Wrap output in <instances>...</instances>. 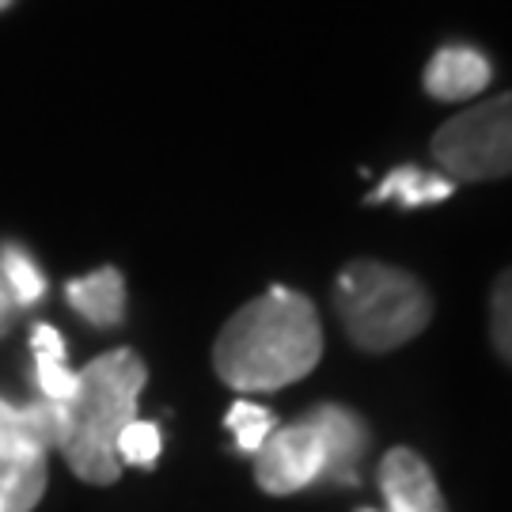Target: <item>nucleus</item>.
<instances>
[{"mask_svg": "<svg viewBox=\"0 0 512 512\" xmlns=\"http://www.w3.org/2000/svg\"><path fill=\"white\" fill-rule=\"evenodd\" d=\"M31 349H35V357H61V361H65V338H61V330L50 327V323H38L35 327Z\"/></svg>", "mask_w": 512, "mask_h": 512, "instance_id": "obj_18", "label": "nucleus"}, {"mask_svg": "<svg viewBox=\"0 0 512 512\" xmlns=\"http://www.w3.org/2000/svg\"><path fill=\"white\" fill-rule=\"evenodd\" d=\"M12 4H16V0H0V12H4V8H12Z\"/></svg>", "mask_w": 512, "mask_h": 512, "instance_id": "obj_20", "label": "nucleus"}, {"mask_svg": "<svg viewBox=\"0 0 512 512\" xmlns=\"http://www.w3.org/2000/svg\"><path fill=\"white\" fill-rule=\"evenodd\" d=\"M327 475L323 440L300 418L293 425H277L270 440L255 452V478L266 494H300Z\"/></svg>", "mask_w": 512, "mask_h": 512, "instance_id": "obj_5", "label": "nucleus"}, {"mask_svg": "<svg viewBox=\"0 0 512 512\" xmlns=\"http://www.w3.org/2000/svg\"><path fill=\"white\" fill-rule=\"evenodd\" d=\"M490 80H494V65L482 50L440 46L421 73V88L429 99H440V103H467V99L486 92Z\"/></svg>", "mask_w": 512, "mask_h": 512, "instance_id": "obj_8", "label": "nucleus"}, {"mask_svg": "<svg viewBox=\"0 0 512 512\" xmlns=\"http://www.w3.org/2000/svg\"><path fill=\"white\" fill-rule=\"evenodd\" d=\"M433 160L452 183H490L512 175V92L459 110L433 133Z\"/></svg>", "mask_w": 512, "mask_h": 512, "instance_id": "obj_4", "label": "nucleus"}, {"mask_svg": "<svg viewBox=\"0 0 512 512\" xmlns=\"http://www.w3.org/2000/svg\"><path fill=\"white\" fill-rule=\"evenodd\" d=\"M452 194H456V183H452L448 175H440V171H421V167L406 164V167L387 171L384 183L368 194V205L395 202V205H403V209H421V205L448 202Z\"/></svg>", "mask_w": 512, "mask_h": 512, "instance_id": "obj_12", "label": "nucleus"}, {"mask_svg": "<svg viewBox=\"0 0 512 512\" xmlns=\"http://www.w3.org/2000/svg\"><path fill=\"white\" fill-rule=\"evenodd\" d=\"M224 425L236 433V448H239V452L255 456L258 448L270 440V433L277 429V418L270 414V410H266V406L239 399V403L228 406V418H224Z\"/></svg>", "mask_w": 512, "mask_h": 512, "instance_id": "obj_14", "label": "nucleus"}, {"mask_svg": "<svg viewBox=\"0 0 512 512\" xmlns=\"http://www.w3.org/2000/svg\"><path fill=\"white\" fill-rule=\"evenodd\" d=\"M65 300L92 327H118L126 319V277H122L118 266H103L95 274L69 281L65 285Z\"/></svg>", "mask_w": 512, "mask_h": 512, "instance_id": "obj_10", "label": "nucleus"}, {"mask_svg": "<svg viewBox=\"0 0 512 512\" xmlns=\"http://www.w3.org/2000/svg\"><path fill=\"white\" fill-rule=\"evenodd\" d=\"M490 338L497 353L512 365V270L497 277L490 293Z\"/></svg>", "mask_w": 512, "mask_h": 512, "instance_id": "obj_16", "label": "nucleus"}, {"mask_svg": "<svg viewBox=\"0 0 512 512\" xmlns=\"http://www.w3.org/2000/svg\"><path fill=\"white\" fill-rule=\"evenodd\" d=\"M50 482V452L0 437V512H31Z\"/></svg>", "mask_w": 512, "mask_h": 512, "instance_id": "obj_9", "label": "nucleus"}, {"mask_svg": "<svg viewBox=\"0 0 512 512\" xmlns=\"http://www.w3.org/2000/svg\"><path fill=\"white\" fill-rule=\"evenodd\" d=\"M380 490L387 512H448L433 467L414 448H391L380 459Z\"/></svg>", "mask_w": 512, "mask_h": 512, "instance_id": "obj_7", "label": "nucleus"}, {"mask_svg": "<svg viewBox=\"0 0 512 512\" xmlns=\"http://www.w3.org/2000/svg\"><path fill=\"white\" fill-rule=\"evenodd\" d=\"M0 437L4 440H27L46 452H61V444L69 437V406L46 403L38 399L31 406H16L0 399Z\"/></svg>", "mask_w": 512, "mask_h": 512, "instance_id": "obj_11", "label": "nucleus"}, {"mask_svg": "<svg viewBox=\"0 0 512 512\" xmlns=\"http://www.w3.org/2000/svg\"><path fill=\"white\" fill-rule=\"evenodd\" d=\"M160 425H152L145 418H133L122 429V437H118V459H122V467H152L156 459H160Z\"/></svg>", "mask_w": 512, "mask_h": 512, "instance_id": "obj_15", "label": "nucleus"}, {"mask_svg": "<svg viewBox=\"0 0 512 512\" xmlns=\"http://www.w3.org/2000/svg\"><path fill=\"white\" fill-rule=\"evenodd\" d=\"M0 277H4V289H8L16 308H31L46 296V277L35 266V258L16 243L0 247Z\"/></svg>", "mask_w": 512, "mask_h": 512, "instance_id": "obj_13", "label": "nucleus"}, {"mask_svg": "<svg viewBox=\"0 0 512 512\" xmlns=\"http://www.w3.org/2000/svg\"><path fill=\"white\" fill-rule=\"evenodd\" d=\"M8 311H12V296H8V289L0 285V334H4V327H8Z\"/></svg>", "mask_w": 512, "mask_h": 512, "instance_id": "obj_19", "label": "nucleus"}, {"mask_svg": "<svg viewBox=\"0 0 512 512\" xmlns=\"http://www.w3.org/2000/svg\"><path fill=\"white\" fill-rule=\"evenodd\" d=\"M334 311L357 349L391 353L433 323V296L399 266L353 258L334 281Z\"/></svg>", "mask_w": 512, "mask_h": 512, "instance_id": "obj_3", "label": "nucleus"}, {"mask_svg": "<svg viewBox=\"0 0 512 512\" xmlns=\"http://www.w3.org/2000/svg\"><path fill=\"white\" fill-rule=\"evenodd\" d=\"M323 357L319 311L304 293L274 285L220 327L213 368L236 391H277L304 380Z\"/></svg>", "mask_w": 512, "mask_h": 512, "instance_id": "obj_1", "label": "nucleus"}, {"mask_svg": "<svg viewBox=\"0 0 512 512\" xmlns=\"http://www.w3.org/2000/svg\"><path fill=\"white\" fill-rule=\"evenodd\" d=\"M148 384L145 361L133 349L99 353L76 372V395L69 406V437L61 456L80 482L110 486L122 478L118 437L137 418V399Z\"/></svg>", "mask_w": 512, "mask_h": 512, "instance_id": "obj_2", "label": "nucleus"}, {"mask_svg": "<svg viewBox=\"0 0 512 512\" xmlns=\"http://www.w3.org/2000/svg\"><path fill=\"white\" fill-rule=\"evenodd\" d=\"M35 384L46 403H73L76 372L61 357H35Z\"/></svg>", "mask_w": 512, "mask_h": 512, "instance_id": "obj_17", "label": "nucleus"}, {"mask_svg": "<svg viewBox=\"0 0 512 512\" xmlns=\"http://www.w3.org/2000/svg\"><path fill=\"white\" fill-rule=\"evenodd\" d=\"M311 429L323 440V452H327V475L330 482H342V486H357V463L368 448V425L361 421V414H353L349 406L338 403H319L304 414Z\"/></svg>", "mask_w": 512, "mask_h": 512, "instance_id": "obj_6", "label": "nucleus"}]
</instances>
